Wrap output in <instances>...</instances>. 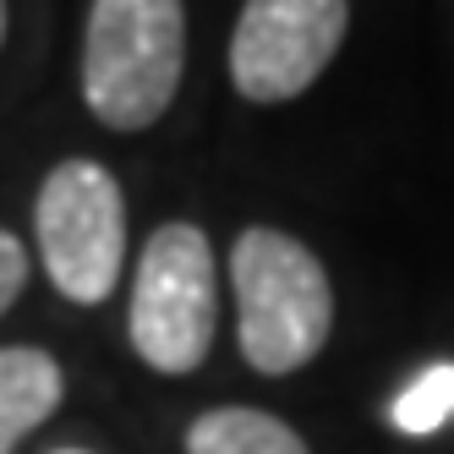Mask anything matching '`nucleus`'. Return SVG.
<instances>
[{"mask_svg": "<svg viewBox=\"0 0 454 454\" xmlns=\"http://www.w3.org/2000/svg\"><path fill=\"white\" fill-rule=\"evenodd\" d=\"M231 285L241 356L263 378L296 372L329 345L334 285L296 236L274 224H247L231 247Z\"/></svg>", "mask_w": 454, "mask_h": 454, "instance_id": "f257e3e1", "label": "nucleus"}, {"mask_svg": "<svg viewBox=\"0 0 454 454\" xmlns=\"http://www.w3.org/2000/svg\"><path fill=\"white\" fill-rule=\"evenodd\" d=\"M186 72L181 0H93L82 27V99L110 132H143Z\"/></svg>", "mask_w": 454, "mask_h": 454, "instance_id": "f03ea898", "label": "nucleus"}, {"mask_svg": "<svg viewBox=\"0 0 454 454\" xmlns=\"http://www.w3.org/2000/svg\"><path fill=\"white\" fill-rule=\"evenodd\" d=\"M34 236L44 274L67 301L99 307L121 285L126 263V198L99 159H67L39 186Z\"/></svg>", "mask_w": 454, "mask_h": 454, "instance_id": "7ed1b4c3", "label": "nucleus"}, {"mask_svg": "<svg viewBox=\"0 0 454 454\" xmlns=\"http://www.w3.org/2000/svg\"><path fill=\"white\" fill-rule=\"evenodd\" d=\"M132 350L153 372H198L214 345V247L198 224H159L137 257Z\"/></svg>", "mask_w": 454, "mask_h": 454, "instance_id": "20e7f679", "label": "nucleus"}, {"mask_svg": "<svg viewBox=\"0 0 454 454\" xmlns=\"http://www.w3.org/2000/svg\"><path fill=\"white\" fill-rule=\"evenodd\" d=\"M350 0H247L231 34V82L252 105L307 93L345 44Z\"/></svg>", "mask_w": 454, "mask_h": 454, "instance_id": "39448f33", "label": "nucleus"}, {"mask_svg": "<svg viewBox=\"0 0 454 454\" xmlns=\"http://www.w3.org/2000/svg\"><path fill=\"white\" fill-rule=\"evenodd\" d=\"M67 378H60L55 356L34 345H6L0 350V454H17V443L44 427L60 411Z\"/></svg>", "mask_w": 454, "mask_h": 454, "instance_id": "423d86ee", "label": "nucleus"}, {"mask_svg": "<svg viewBox=\"0 0 454 454\" xmlns=\"http://www.w3.org/2000/svg\"><path fill=\"white\" fill-rule=\"evenodd\" d=\"M186 454H312L290 421L252 411V405H219L203 411L186 427Z\"/></svg>", "mask_w": 454, "mask_h": 454, "instance_id": "0eeeda50", "label": "nucleus"}, {"mask_svg": "<svg viewBox=\"0 0 454 454\" xmlns=\"http://www.w3.org/2000/svg\"><path fill=\"white\" fill-rule=\"evenodd\" d=\"M388 421H395L400 433H411V438H427V433L443 427V421H454V362L421 367V372L400 388V395H395Z\"/></svg>", "mask_w": 454, "mask_h": 454, "instance_id": "6e6552de", "label": "nucleus"}, {"mask_svg": "<svg viewBox=\"0 0 454 454\" xmlns=\"http://www.w3.org/2000/svg\"><path fill=\"white\" fill-rule=\"evenodd\" d=\"M22 285H27V252H22V241L12 231H0V317L12 312Z\"/></svg>", "mask_w": 454, "mask_h": 454, "instance_id": "1a4fd4ad", "label": "nucleus"}, {"mask_svg": "<svg viewBox=\"0 0 454 454\" xmlns=\"http://www.w3.org/2000/svg\"><path fill=\"white\" fill-rule=\"evenodd\" d=\"M0 44H6V0H0Z\"/></svg>", "mask_w": 454, "mask_h": 454, "instance_id": "9d476101", "label": "nucleus"}, {"mask_svg": "<svg viewBox=\"0 0 454 454\" xmlns=\"http://www.w3.org/2000/svg\"><path fill=\"white\" fill-rule=\"evenodd\" d=\"M55 454H93V449H55Z\"/></svg>", "mask_w": 454, "mask_h": 454, "instance_id": "9b49d317", "label": "nucleus"}]
</instances>
